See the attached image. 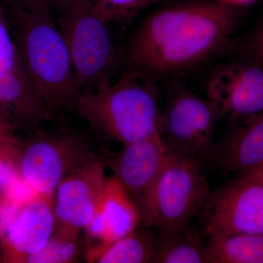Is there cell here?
<instances>
[{"instance_id":"8","label":"cell","mask_w":263,"mask_h":263,"mask_svg":"<svg viewBox=\"0 0 263 263\" xmlns=\"http://www.w3.org/2000/svg\"><path fill=\"white\" fill-rule=\"evenodd\" d=\"M217 119L209 100L181 90L170 98L161 112L160 136L171 152L202 163L214 155Z\"/></svg>"},{"instance_id":"17","label":"cell","mask_w":263,"mask_h":263,"mask_svg":"<svg viewBox=\"0 0 263 263\" xmlns=\"http://www.w3.org/2000/svg\"><path fill=\"white\" fill-rule=\"evenodd\" d=\"M205 263H263V235L235 233L209 238Z\"/></svg>"},{"instance_id":"6","label":"cell","mask_w":263,"mask_h":263,"mask_svg":"<svg viewBox=\"0 0 263 263\" xmlns=\"http://www.w3.org/2000/svg\"><path fill=\"white\" fill-rule=\"evenodd\" d=\"M98 157L87 137L74 128H39L20 141L19 176L34 193L53 200L62 180Z\"/></svg>"},{"instance_id":"4","label":"cell","mask_w":263,"mask_h":263,"mask_svg":"<svg viewBox=\"0 0 263 263\" xmlns=\"http://www.w3.org/2000/svg\"><path fill=\"white\" fill-rule=\"evenodd\" d=\"M55 15L70 52L79 91H94L113 80L117 48L110 23L99 13L92 1L61 0Z\"/></svg>"},{"instance_id":"21","label":"cell","mask_w":263,"mask_h":263,"mask_svg":"<svg viewBox=\"0 0 263 263\" xmlns=\"http://www.w3.org/2000/svg\"><path fill=\"white\" fill-rule=\"evenodd\" d=\"M95 8L109 23H125L141 10L160 0H91Z\"/></svg>"},{"instance_id":"14","label":"cell","mask_w":263,"mask_h":263,"mask_svg":"<svg viewBox=\"0 0 263 263\" xmlns=\"http://www.w3.org/2000/svg\"><path fill=\"white\" fill-rule=\"evenodd\" d=\"M237 123L213 157L224 172L238 176L263 170V111Z\"/></svg>"},{"instance_id":"22","label":"cell","mask_w":263,"mask_h":263,"mask_svg":"<svg viewBox=\"0 0 263 263\" xmlns=\"http://www.w3.org/2000/svg\"><path fill=\"white\" fill-rule=\"evenodd\" d=\"M20 141L14 137L0 145V202L6 198L10 189L21 179L18 165Z\"/></svg>"},{"instance_id":"7","label":"cell","mask_w":263,"mask_h":263,"mask_svg":"<svg viewBox=\"0 0 263 263\" xmlns=\"http://www.w3.org/2000/svg\"><path fill=\"white\" fill-rule=\"evenodd\" d=\"M200 215L209 238L235 233L263 235V171L239 175L211 191Z\"/></svg>"},{"instance_id":"19","label":"cell","mask_w":263,"mask_h":263,"mask_svg":"<svg viewBox=\"0 0 263 263\" xmlns=\"http://www.w3.org/2000/svg\"><path fill=\"white\" fill-rule=\"evenodd\" d=\"M79 235L56 227L46 245L37 253L29 257L26 263L78 262L82 250Z\"/></svg>"},{"instance_id":"15","label":"cell","mask_w":263,"mask_h":263,"mask_svg":"<svg viewBox=\"0 0 263 263\" xmlns=\"http://www.w3.org/2000/svg\"><path fill=\"white\" fill-rule=\"evenodd\" d=\"M100 208L108 228L110 243L133 233L141 224L138 204L115 176L105 180Z\"/></svg>"},{"instance_id":"5","label":"cell","mask_w":263,"mask_h":263,"mask_svg":"<svg viewBox=\"0 0 263 263\" xmlns=\"http://www.w3.org/2000/svg\"><path fill=\"white\" fill-rule=\"evenodd\" d=\"M210 193L202 163L171 151L140 205L141 224L157 230L187 226L200 215Z\"/></svg>"},{"instance_id":"12","label":"cell","mask_w":263,"mask_h":263,"mask_svg":"<svg viewBox=\"0 0 263 263\" xmlns=\"http://www.w3.org/2000/svg\"><path fill=\"white\" fill-rule=\"evenodd\" d=\"M170 153L168 147L157 135L122 145L120 150L104 161L139 207Z\"/></svg>"},{"instance_id":"16","label":"cell","mask_w":263,"mask_h":263,"mask_svg":"<svg viewBox=\"0 0 263 263\" xmlns=\"http://www.w3.org/2000/svg\"><path fill=\"white\" fill-rule=\"evenodd\" d=\"M158 231V235L154 238L150 262L205 263V245L198 232L190 224Z\"/></svg>"},{"instance_id":"10","label":"cell","mask_w":263,"mask_h":263,"mask_svg":"<svg viewBox=\"0 0 263 263\" xmlns=\"http://www.w3.org/2000/svg\"><path fill=\"white\" fill-rule=\"evenodd\" d=\"M207 100L218 119L238 122L263 111V64L218 67L206 85Z\"/></svg>"},{"instance_id":"1","label":"cell","mask_w":263,"mask_h":263,"mask_svg":"<svg viewBox=\"0 0 263 263\" xmlns=\"http://www.w3.org/2000/svg\"><path fill=\"white\" fill-rule=\"evenodd\" d=\"M236 23L234 8L218 0L165 7L148 15L137 29L129 60L151 76L191 68L222 48Z\"/></svg>"},{"instance_id":"11","label":"cell","mask_w":263,"mask_h":263,"mask_svg":"<svg viewBox=\"0 0 263 263\" xmlns=\"http://www.w3.org/2000/svg\"><path fill=\"white\" fill-rule=\"evenodd\" d=\"M105 167L99 157L62 180L53 197L57 228L80 234L89 224L107 179Z\"/></svg>"},{"instance_id":"3","label":"cell","mask_w":263,"mask_h":263,"mask_svg":"<svg viewBox=\"0 0 263 263\" xmlns=\"http://www.w3.org/2000/svg\"><path fill=\"white\" fill-rule=\"evenodd\" d=\"M3 8L29 80L53 117L79 91L65 39L53 17L10 3Z\"/></svg>"},{"instance_id":"2","label":"cell","mask_w":263,"mask_h":263,"mask_svg":"<svg viewBox=\"0 0 263 263\" xmlns=\"http://www.w3.org/2000/svg\"><path fill=\"white\" fill-rule=\"evenodd\" d=\"M149 74L132 69L72 100L78 115L95 130L122 145L160 135L157 90Z\"/></svg>"},{"instance_id":"24","label":"cell","mask_w":263,"mask_h":263,"mask_svg":"<svg viewBox=\"0 0 263 263\" xmlns=\"http://www.w3.org/2000/svg\"><path fill=\"white\" fill-rule=\"evenodd\" d=\"M252 50L257 60L263 64V24L254 34L252 41Z\"/></svg>"},{"instance_id":"26","label":"cell","mask_w":263,"mask_h":263,"mask_svg":"<svg viewBox=\"0 0 263 263\" xmlns=\"http://www.w3.org/2000/svg\"><path fill=\"white\" fill-rule=\"evenodd\" d=\"M218 1L220 2L223 4L229 5V6L235 8V6H241V5L251 4L255 0H218Z\"/></svg>"},{"instance_id":"25","label":"cell","mask_w":263,"mask_h":263,"mask_svg":"<svg viewBox=\"0 0 263 263\" xmlns=\"http://www.w3.org/2000/svg\"><path fill=\"white\" fill-rule=\"evenodd\" d=\"M14 137L15 132L8 124L0 120V145Z\"/></svg>"},{"instance_id":"20","label":"cell","mask_w":263,"mask_h":263,"mask_svg":"<svg viewBox=\"0 0 263 263\" xmlns=\"http://www.w3.org/2000/svg\"><path fill=\"white\" fill-rule=\"evenodd\" d=\"M0 72L17 74L28 79L3 7H0Z\"/></svg>"},{"instance_id":"9","label":"cell","mask_w":263,"mask_h":263,"mask_svg":"<svg viewBox=\"0 0 263 263\" xmlns=\"http://www.w3.org/2000/svg\"><path fill=\"white\" fill-rule=\"evenodd\" d=\"M56 228L53 200L36 195L24 202H0L3 260L26 262L44 247Z\"/></svg>"},{"instance_id":"18","label":"cell","mask_w":263,"mask_h":263,"mask_svg":"<svg viewBox=\"0 0 263 263\" xmlns=\"http://www.w3.org/2000/svg\"><path fill=\"white\" fill-rule=\"evenodd\" d=\"M151 228L141 224L133 233L122 237L86 258L89 262H150L154 237Z\"/></svg>"},{"instance_id":"13","label":"cell","mask_w":263,"mask_h":263,"mask_svg":"<svg viewBox=\"0 0 263 263\" xmlns=\"http://www.w3.org/2000/svg\"><path fill=\"white\" fill-rule=\"evenodd\" d=\"M52 119L27 77L0 72V120L13 131L39 129Z\"/></svg>"},{"instance_id":"23","label":"cell","mask_w":263,"mask_h":263,"mask_svg":"<svg viewBox=\"0 0 263 263\" xmlns=\"http://www.w3.org/2000/svg\"><path fill=\"white\" fill-rule=\"evenodd\" d=\"M61 0H7V3L16 5L24 9L54 18Z\"/></svg>"}]
</instances>
